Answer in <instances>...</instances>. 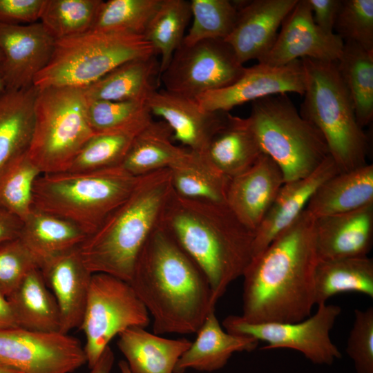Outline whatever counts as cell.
I'll return each mask as SVG.
<instances>
[{
	"mask_svg": "<svg viewBox=\"0 0 373 373\" xmlns=\"http://www.w3.org/2000/svg\"><path fill=\"white\" fill-rule=\"evenodd\" d=\"M318 262L315 218L305 209L246 268L240 317L250 323H288L310 316Z\"/></svg>",
	"mask_w": 373,
	"mask_h": 373,
	"instance_id": "cell-1",
	"label": "cell"
},
{
	"mask_svg": "<svg viewBox=\"0 0 373 373\" xmlns=\"http://www.w3.org/2000/svg\"><path fill=\"white\" fill-rule=\"evenodd\" d=\"M128 283L152 316L157 335L197 333L215 309L206 276L160 224L142 247Z\"/></svg>",
	"mask_w": 373,
	"mask_h": 373,
	"instance_id": "cell-2",
	"label": "cell"
},
{
	"mask_svg": "<svg viewBox=\"0 0 373 373\" xmlns=\"http://www.w3.org/2000/svg\"><path fill=\"white\" fill-rule=\"evenodd\" d=\"M160 225L204 274L215 305L252 259L254 232L226 204L189 200L173 191Z\"/></svg>",
	"mask_w": 373,
	"mask_h": 373,
	"instance_id": "cell-3",
	"label": "cell"
},
{
	"mask_svg": "<svg viewBox=\"0 0 373 373\" xmlns=\"http://www.w3.org/2000/svg\"><path fill=\"white\" fill-rule=\"evenodd\" d=\"M172 192L169 169L140 177L129 196L79 247L86 268L129 282Z\"/></svg>",
	"mask_w": 373,
	"mask_h": 373,
	"instance_id": "cell-4",
	"label": "cell"
},
{
	"mask_svg": "<svg viewBox=\"0 0 373 373\" xmlns=\"http://www.w3.org/2000/svg\"><path fill=\"white\" fill-rule=\"evenodd\" d=\"M139 178L121 166L41 173L34 183L32 209L64 219L88 236L129 196Z\"/></svg>",
	"mask_w": 373,
	"mask_h": 373,
	"instance_id": "cell-5",
	"label": "cell"
},
{
	"mask_svg": "<svg viewBox=\"0 0 373 373\" xmlns=\"http://www.w3.org/2000/svg\"><path fill=\"white\" fill-rule=\"evenodd\" d=\"M301 60L305 90L300 114L322 134L340 173L367 164V137L357 121L337 61Z\"/></svg>",
	"mask_w": 373,
	"mask_h": 373,
	"instance_id": "cell-6",
	"label": "cell"
},
{
	"mask_svg": "<svg viewBox=\"0 0 373 373\" xmlns=\"http://www.w3.org/2000/svg\"><path fill=\"white\" fill-rule=\"evenodd\" d=\"M247 119L262 153L278 165L285 182L309 175L329 155L322 134L287 94L252 102Z\"/></svg>",
	"mask_w": 373,
	"mask_h": 373,
	"instance_id": "cell-7",
	"label": "cell"
},
{
	"mask_svg": "<svg viewBox=\"0 0 373 373\" xmlns=\"http://www.w3.org/2000/svg\"><path fill=\"white\" fill-rule=\"evenodd\" d=\"M155 55L144 35L90 30L56 40L50 61L33 85L83 88L128 61Z\"/></svg>",
	"mask_w": 373,
	"mask_h": 373,
	"instance_id": "cell-8",
	"label": "cell"
},
{
	"mask_svg": "<svg viewBox=\"0 0 373 373\" xmlns=\"http://www.w3.org/2000/svg\"><path fill=\"white\" fill-rule=\"evenodd\" d=\"M86 104L82 88L38 89L27 155L41 173L66 171L82 147L95 134L87 121Z\"/></svg>",
	"mask_w": 373,
	"mask_h": 373,
	"instance_id": "cell-9",
	"label": "cell"
},
{
	"mask_svg": "<svg viewBox=\"0 0 373 373\" xmlns=\"http://www.w3.org/2000/svg\"><path fill=\"white\" fill-rule=\"evenodd\" d=\"M149 322V312L128 282L107 274H93L79 327L86 338L88 367L95 365L115 336L132 327L145 328Z\"/></svg>",
	"mask_w": 373,
	"mask_h": 373,
	"instance_id": "cell-10",
	"label": "cell"
},
{
	"mask_svg": "<svg viewBox=\"0 0 373 373\" xmlns=\"http://www.w3.org/2000/svg\"><path fill=\"white\" fill-rule=\"evenodd\" d=\"M245 69L224 39H205L192 45L182 43L160 81L166 90L196 99L231 85Z\"/></svg>",
	"mask_w": 373,
	"mask_h": 373,
	"instance_id": "cell-11",
	"label": "cell"
},
{
	"mask_svg": "<svg viewBox=\"0 0 373 373\" xmlns=\"http://www.w3.org/2000/svg\"><path fill=\"white\" fill-rule=\"evenodd\" d=\"M341 312V307L324 303L318 305L315 314L296 323H250L240 316L230 315L222 325L231 334L266 342L263 349H291L314 364L330 365L341 357L329 335Z\"/></svg>",
	"mask_w": 373,
	"mask_h": 373,
	"instance_id": "cell-12",
	"label": "cell"
},
{
	"mask_svg": "<svg viewBox=\"0 0 373 373\" xmlns=\"http://www.w3.org/2000/svg\"><path fill=\"white\" fill-rule=\"evenodd\" d=\"M0 363L21 373H71L86 357L80 341L68 334L18 327L0 329Z\"/></svg>",
	"mask_w": 373,
	"mask_h": 373,
	"instance_id": "cell-13",
	"label": "cell"
},
{
	"mask_svg": "<svg viewBox=\"0 0 373 373\" xmlns=\"http://www.w3.org/2000/svg\"><path fill=\"white\" fill-rule=\"evenodd\" d=\"M305 75L301 59L282 66L258 63L246 68L231 85L208 92L195 100L209 111L229 112L236 106L287 93L304 95Z\"/></svg>",
	"mask_w": 373,
	"mask_h": 373,
	"instance_id": "cell-14",
	"label": "cell"
},
{
	"mask_svg": "<svg viewBox=\"0 0 373 373\" xmlns=\"http://www.w3.org/2000/svg\"><path fill=\"white\" fill-rule=\"evenodd\" d=\"M55 39L39 22L0 23V74L7 90H21L33 85L50 61Z\"/></svg>",
	"mask_w": 373,
	"mask_h": 373,
	"instance_id": "cell-15",
	"label": "cell"
},
{
	"mask_svg": "<svg viewBox=\"0 0 373 373\" xmlns=\"http://www.w3.org/2000/svg\"><path fill=\"white\" fill-rule=\"evenodd\" d=\"M343 46L338 35L327 34L315 24L307 0H298L271 48L258 63L282 66L303 58L338 61Z\"/></svg>",
	"mask_w": 373,
	"mask_h": 373,
	"instance_id": "cell-16",
	"label": "cell"
},
{
	"mask_svg": "<svg viewBox=\"0 0 373 373\" xmlns=\"http://www.w3.org/2000/svg\"><path fill=\"white\" fill-rule=\"evenodd\" d=\"M298 0L236 1L238 15L224 39L242 65L260 60L274 45L278 30Z\"/></svg>",
	"mask_w": 373,
	"mask_h": 373,
	"instance_id": "cell-17",
	"label": "cell"
},
{
	"mask_svg": "<svg viewBox=\"0 0 373 373\" xmlns=\"http://www.w3.org/2000/svg\"><path fill=\"white\" fill-rule=\"evenodd\" d=\"M151 115L160 117L171 128L174 141L204 153L213 135L224 124L229 112L209 111L195 99L157 90L146 100Z\"/></svg>",
	"mask_w": 373,
	"mask_h": 373,
	"instance_id": "cell-18",
	"label": "cell"
},
{
	"mask_svg": "<svg viewBox=\"0 0 373 373\" xmlns=\"http://www.w3.org/2000/svg\"><path fill=\"white\" fill-rule=\"evenodd\" d=\"M284 183L278 165L262 153L251 167L230 178L226 204L255 233Z\"/></svg>",
	"mask_w": 373,
	"mask_h": 373,
	"instance_id": "cell-19",
	"label": "cell"
},
{
	"mask_svg": "<svg viewBox=\"0 0 373 373\" xmlns=\"http://www.w3.org/2000/svg\"><path fill=\"white\" fill-rule=\"evenodd\" d=\"M39 269L59 307L60 332L79 328L93 274L83 262L79 247L44 262Z\"/></svg>",
	"mask_w": 373,
	"mask_h": 373,
	"instance_id": "cell-20",
	"label": "cell"
},
{
	"mask_svg": "<svg viewBox=\"0 0 373 373\" xmlns=\"http://www.w3.org/2000/svg\"><path fill=\"white\" fill-rule=\"evenodd\" d=\"M338 173L335 162L329 155L309 175L285 182L255 231L253 257L260 254L280 233L294 223L316 189Z\"/></svg>",
	"mask_w": 373,
	"mask_h": 373,
	"instance_id": "cell-21",
	"label": "cell"
},
{
	"mask_svg": "<svg viewBox=\"0 0 373 373\" xmlns=\"http://www.w3.org/2000/svg\"><path fill=\"white\" fill-rule=\"evenodd\" d=\"M318 260L367 256L373 241V203L315 219Z\"/></svg>",
	"mask_w": 373,
	"mask_h": 373,
	"instance_id": "cell-22",
	"label": "cell"
},
{
	"mask_svg": "<svg viewBox=\"0 0 373 373\" xmlns=\"http://www.w3.org/2000/svg\"><path fill=\"white\" fill-rule=\"evenodd\" d=\"M253 337L231 334L224 330L211 309L191 342L178 361L174 373H184L189 369L213 372L223 367L235 352H251L258 345Z\"/></svg>",
	"mask_w": 373,
	"mask_h": 373,
	"instance_id": "cell-23",
	"label": "cell"
},
{
	"mask_svg": "<svg viewBox=\"0 0 373 373\" xmlns=\"http://www.w3.org/2000/svg\"><path fill=\"white\" fill-rule=\"evenodd\" d=\"M160 76L155 55L128 61L82 90L88 100L146 102L158 90Z\"/></svg>",
	"mask_w": 373,
	"mask_h": 373,
	"instance_id": "cell-24",
	"label": "cell"
},
{
	"mask_svg": "<svg viewBox=\"0 0 373 373\" xmlns=\"http://www.w3.org/2000/svg\"><path fill=\"white\" fill-rule=\"evenodd\" d=\"M37 92L38 88L32 86L0 93V177L28 151Z\"/></svg>",
	"mask_w": 373,
	"mask_h": 373,
	"instance_id": "cell-25",
	"label": "cell"
},
{
	"mask_svg": "<svg viewBox=\"0 0 373 373\" xmlns=\"http://www.w3.org/2000/svg\"><path fill=\"white\" fill-rule=\"evenodd\" d=\"M373 203V165L338 173L324 182L305 209L315 219L358 209Z\"/></svg>",
	"mask_w": 373,
	"mask_h": 373,
	"instance_id": "cell-26",
	"label": "cell"
},
{
	"mask_svg": "<svg viewBox=\"0 0 373 373\" xmlns=\"http://www.w3.org/2000/svg\"><path fill=\"white\" fill-rule=\"evenodd\" d=\"M118 336V349L132 373H174L178 361L191 344L187 338H166L142 327L128 328Z\"/></svg>",
	"mask_w": 373,
	"mask_h": 373,
	"instance_id": "cell-27",
	"label": "cell"
},
{
	"mask_svg": "<svg viewBox=\"0 0 373 373\" xmlns=\"http://www.w3.org/2000/svg\"><path fill=\"white\" fill-rule=\"evenodd\" d=\"M262 153L247 117L230 113L204 153L213 165L229 178L251 167Z\"/></svg>",
	"mask_w": 373,
	"mask_h": 373,
	"instance_id": "cell-28",
	"label": "cell"
},
{
	"mask_svg": "<svg viewBox=\"0 0 373 373\" xmlns=\"http://www.w3.org/2000/svg\"><path fill=\"white\" fill-rule=\"evenodd\" d=\"M174 142L170 126L163 120L152 119L136 135L120 166L135 177L169 169L189 150Z\"/></svg>",
	"mask_w": 373,
	"mask_h": 373,
	"instance_id": "cell-29",
	"label": "cell"
},
{
	"mask_svg": "<svg viewBox=\"0 0 373 373\" xmlns=\"http://www.w3.org/2000/svg\"><path fill=\"white\" fill-rule=\"evenodd\" d=\"M7 298L19 327L60 332L59 307L39 268L31 270Z\"/></svg>",
	"mask_w": 373,
	"mask_h": 373,
	"instance_id": "cell-30",
	"label": "cell"
},
{
	"mask_svg": "<svg viewBox=\"0 0 373 373\" xmlns=\"http://www.w3.org/2000/svg\"><path fill=\"white\" fill-rule=\"evenodd\" d=\"M88 236L73 223L32 209L23 221L19 238L36 259L45 261L78 248Z\"/></svg>",
	"mask_w": 373,
	"mask_h": 373,
	"instance_id": "cell-31",
	"label": "cell"
},
{
	"mask_svg": "<svg viewBox=\"0 0 373 373\" xmlns=\"http://www.w3.org/2000/svg\"><path fill=\"white\" fill-rule=\"evenodd\" d=\"M169 170L176 195L189 200L226 204L230 178L217 169L204 153L189 149Z\"/></svg>",
	"mask_w": 373,
	"mask_h": 373,
	"instance_id": "cell-32",
	"label": "cell"
},
{
	"mask_svg": "<svg viewBox=\"0 0 373 373\" xmlns=\"http://www.w3.org/2000/svg\"><path fill=\"white\" fill-rule=\"evenodd\" d=\"M357 292L373 298V260L367 256L318 260L315 272L317 306L332 296Z\"/></svg>",
	"mask_w": 373,
	"mask_h": 373,
	"instance_id": "cell-33",
	"label": "cell"
},
{
	"mask_svg": "<svg viewBox=\"0 0 373 373\" xmlns=\"http://www.w3.org/2000/svg\"><path fill=\"white\" fill-rule=\"evenodd\" d=\"M338 69L352 99L356 119L363 128L373 119V51L344 42Z\"/></svg>",
	"mask_w": 373,
	"mask_h": 373,
	"instance_id": "cell-34",
	"label": "cell"
},
{
	"mask_svg": "<svg viewBox=\"0 0 373 373\" xmlns=\"http://www.w3.org/2000/svg\"><path fill=\"white\" fill-rule=\"evenodd\" d=\"M152 120L97 133L82 147L65 171L84 172L120 166L136 135Z\"/></svg>",
	"mask_w": 373,
	"mask_h": 373,
	"instance_id": "cell-35",
	"label": "cell"
},
{
	"mask_svg": "<svg viewBox=\"0 0 373 373\" xmlns=\"http://www.w3.org/2000/svg\"><path fill=\"white\" fill-rule=\"evenodd\" d=\"M192 17L191 3L186 0H161L144 33L155 52L160 55L161 73L182 44L185 29Z\"/></svg>",
	"mask_w": 373,
	"mask_h": 373,
	"instance_id": "cell-36",
	"label": "cell"
},
{
	"mask_svg": "<svg viewBox=\"0 0 373 373\" xmlns=\"http://www.w3.org/2000/svg\"><path fill=\"white\" fill-rule=\"evenodd\" d=\"M161 0L102 1L90 30L144 35Z\"/></svg>",
	"mask_w": 373,
	"mask_h": 373,
	"instance_id": "cell-37",
	"label": "cell"
},
{
	"mask_svg": "<svg viewBox=\"0 0 373 373\" xmlns=\"http://www.w3.org/2000/svg\"><path fill=\"white\" fill-rule=\"evenodd\" d=\"M102 0H45L40 22L55 39L90 31Z\"/></svg>",
	"mask_w": 373,
	"mask_h": 373,
	"instance_id": "cell-38",
	"label": "cell"
},
{
	"mask_svg": "<svg viewBox=\"0 0 373 373\" xmlns=\"http://www.w3.org/2000/svg\"><path fill=\"white\" fill-rule=\"evenodd\" d=\"M193 23L182 44L192 45L205 39H225L236 21L238 8L229 0L190 1Z\"/></svg>",
	"mask_w": 373,
	"mask_h": 373,
	"instance_id": "cell-39",
	"label": "cell"
},
{
	"mask_svg": "<svg viewBox=\"0 0 373 373\" xmlns=\"http://www.w3.org/2000/svg\"><path fill=\"white\" fill-rule=\"evenodd\" d=\"M41 174L27 153L0 177V207L23 221L32 210V190Z\"/></svg>",
	"mask_w": 373,
	"mask_h": 373,
	"instance_id": "cell-40",
	"label": "cell"
},
{
	"mask_svg": "<svg viewBox=\"0 0 373 373\" xmlns=\"http://www.w3.org/2000/svg\"><path fill=\"white\" fill-rule=\"evenodd\" d=\"M86 115L95 133L124 128L152 118L146 102L135 101L86 99Z\"/></svg>",
	"mask_w": 373,
	"mask_h": 373,
	"instance_id": "cell-41",
	"label": "cell"
},
{
	"mask_svg": "<svg viewBox=\"0 0 373 373\" xmlns=\"http://www.w3.org/2000/svg\"><path fill=\"white\" fill-rule=\"evenodd\" d=\"M334 30L344 42L373 51V0H342Z\"/></svg>",
	"mask_w": 373,
	"mask_h": 373,
	"instance_id": "cell-42",
	"label": "cell"
},
{
	"mask_svg": "<svg viewBox=\"0 0 373 373\" xmlns=\"http://www.w3.org/2000/svg\"><path fill=\"white\" fill-rule=\"evenodd\" d=\"M39 265L19 238L0 245V290L8 297Z\"/></svg>",
	"mask_w": 373,
	"mask_h": 373,
	"instance_id": "cell-43",
	"label": "cell"
},
{
	"mask_svg": "<svg viewBox=\"0 0 373 373\" xmlns=\"http://www.w3.org/2000/svg\"><path fill=\"white\" fill-rule=\"evenodd\" d=\"M346 352L357 373H373V307L355 309Z\"/></svg>",
	"mask_w": 373,
	"mask_h": 373,
	"instance_id": "cell-44",
	"label": "cell"
},
{
	"mask_svg": "<svg viewBox=\"0 0 373 373\" xmlns=\"http://www.w3.org/2000/svg\"><path fill=\"white\" fill-rule=\"evenodd\" d=\"M45 0H0V23L29 24L37 22Z\"/></svg>",
	"mask_w": 373,
	"mask_h": 373,
	"instance_id": "cell-45",
	"label": "cell"
},
{
	"mask_svg": "<svg viewBox=\"0 0 373 373\" xmlns=\"http://www.w3.org/2000/svg\"><path fill=\"white\" fill-rule=\"evenodd\" d=\"M315 24L324 32L333 34L342 0H307Z\"/></svg>",
	"mask_w": 373,
	"mask_h": 373,
	"instance_id": "cell-46",
	"label": "cell"
},
{
	"mask_svg": "<svg viewBox=\"0 0 373 373\" xmlns=\"http://www.w3.org/2000/svg\"><path fill=\"white\" fill-rule=\"evenodd\" d=\"M23 221L0 207V245L19 238Z\"/></svg>",
	"mask_w": 373,
	"mask_h": 373,
	"instance_id": "cell-47",
	"label": "cell"
},
{
	"mask_svg": "<svg viewBox=\"0 0 373 373\" xmlns=\"http://www.w3.org/2000/svg\"><path fill=\"white\" fill-rule=\"evenodd\" d=\"M18 327L10 302L7 296L0 290V329Z\"/></svg>",
	"mask_w": 373,
	"mask_h": 373,
	"instance_id": "cell-48",
	"label": "cell"
},
{
	"mask_svg": "<svg viewBox=\"0 0 373 373\" xmlns=\"http://www.w3.org/2000/svg\"><path fill=\"white\" fill-rule=\"evenodd\" d=\"M115 361L111 348L108 346L97 362L90 370L89 373H111Z\"/></svg>",
	"mask_w": 373,
	"mask_h": 373,
	"instance_id": "cell-49",
	"label": "cell"
},
{
	"mask_svg": "<svg viewBox=\"0 0 373 373\" xmlns=\"http://www.w3.org/2000/svg\"><path fill=\"white\" fill-rule=\"evenodd\" d=\"M0 373H21V372L0 363Z\"/></svg>",
	"mask_w": 373,
	"mask_h": 373,
	"instance_id": "cell-50",
	"label": "cell"
},
{
	"mask_svg": "<svg viewBox=\"0 0 373 373\" xmlns=\"http://www.w3.org/2000/svg\"><path fill=\"white\" fill-rule=\"evenodd\" d=\"M118 365L121 373H132L125 361H119Z\"/></svg>",
	"mask_w": 373,
	"mask_h": 373,
	"instance_id": "cell-51",
	"label": "cell"
},
{
	"mask_svg": "<svg viewBox=\"0 0 373 373\" xmlns=\"http://www.w3.org/2000/svg\"><path fill=\"white\" fill-rule=\"evenodd\" d=\"M1 52L0 50V62H1ZM6 90V86L4 84L1 75L0 74V93H3Z\"/></svg>",
	"mask_w": 373,
	"mask_h": 373,
	"instance_id": "cell-52",
	"label": "cell"
}]
</instances>
